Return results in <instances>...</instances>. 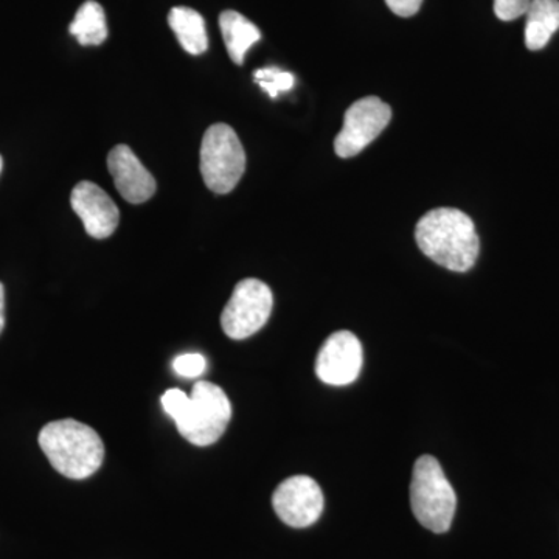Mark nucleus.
<instances>
[{
  "instance_id": "obj_14",
  "label": "nucleus",
  "mask_w": 559,
  "mask_h": 559,
  "mask_svg": "<svg viewBox=\"0 0 559 559\" xmlns=\"http://www.w3.org/2000/svg\"><path fill=\"white\" fill-rule=\"evenodd\" d=\"M168 24L182 49L190 55H202L209 49L204 17L189 7H175L168 14Z\"/></svg>"
},
{
  "instance_id": "obj_2",
  "label": "nucleus",
  "mask_w": 559,
  "mask_h": 559,
  "mask_svg": "<svg viewBox=\"0 0 559 559\" xmlns=\"http://www.w3.org/2000/svg\"><path fill=\"white\" fill-rule=\"evenodd\" d=\"M38 441L50 465L69 479H87L100 469L105 459L100 436L76 419L49 423L40 429Z\"/></svg>"
},
{
  "instance_id": "obj_3",
  "label": "nucleus",
  "mask_w": 559,
  "mask_h": 559,
  "mask_svg": "<svg viewBox=\"0 0 559 559\" xmlns=\"http://www.w3.org/2000/svg\"><path fill=\"white\" fill-rule=\"evenodd\" d=\"M411 506L423 527L433 533L451 528L457 496L444 476L439 460L423 455L415 462L411 480Z\"/></svg>"
},
{
  "instance_id": "obj_12",
  "label": "nucleus",
  "mask_w": 559,
  "mask_h": 559,
  "mask_svg": "<svg viewBox=\"0 0 559 559\" xmlns=\"http://www.w3.org/2000/svg\"><path fill=\"white\" fill-rule=\"evenodd\" d=\"M525 16V46L532 51L544 49L559 31V0H532Z\"/></svg>"
},
{
  "instance_id": "obj_1",
  "label": "nucleus",
  "mask_w": 559,
  "mask_h": 559,
  "mask_svg": "<svg viewBox=\"0 0 559 559\" xmlns=\"http://www.w3.org/2000/svg\"><path fill=\"white\" fill-rule=\"evenodd\" d=\"M415 240L428 259L454 272L469 271L480 252L473 219L457 209L430 210L418 221Z\"/></svg>"
},
{
  "instance_id": "obj_20",
  "label": "nucleus",
  "mask_w": 559,
  "mask_h": 559,
  "mask_svg": "<svg viewBox=\"0 0 559 559\" xmlns=\"http://www.w3.org/2000/svg\"><path fill=\"white\" fill-rule=\"evenodd\" d=\"M385 3L396 16L411 17L421 9L423 0H385Z\"/></svg>"
},
{
  "instance_id": "obj_5",
  "label": "nucleus",
  "mask_w": 559,
  "mask_h": 559,
  "mask_svg": "<svg viewBox=\"0 0 559 559\" xmlns=\"http://www.w3.org/2000/svg\"><path fill=\"white\" fill-rule=\"evenodd\" d=\"M246 170V153L229 124L216 123L201 143V173L205 186L216 194L230 193Z\"/></svg>"
},
{
  "instance_id": "obj_21",
  "label": "nucleus",
  "mask_w": 559,
  "mask_h": 559,
  "mask_svg": "<svg viewBox=\"0 0 559 559\" xmlns=\"http://www.w3.org/2000/svg\"><path fill=\"white\" fill-rule=\"evenodd\" d=\"M3 329H5V289L0 283V334H2Z\"/></svg>"
},
{
  "instance_id": "obj_13",
  "label": "nucleus",
  "mask_w": 559,
  "mask_h": 559,
  "mask_svg": "<svg viewBox=\"0 0 559 559\" xmlns=\"http://www.w3.org/2000/svg\"><path fill=\"white\" fill-rule=\"evenodd\" d=\"M219 28L224 43L229 51L230 60L237 66L245 62L246 53L253 44L261 39L260 28L238 11H223L219 16Z\"/></svg>"
},
{
  "instance_id": "obj_18",
  "label": "nucleus",
  "mask_w": 559,
  "mask_h": 559,
  "mask_svg": "<svg viewBox=\"0 0 559 559\" xmlns=\"http://www.w3.org/2000/svg\"><path fill=\"white\" fill-rule=\"evenodd\" d=\"M160 401L164 411L167 412L175 421H178V419L182 417L183 412L187 411V406H189L190 396L187 395L186 392H182V390L170 389L162 395Z\"/></svg>"
},
{
  "instance_id": "obj_22",
  "label": "nucleus",
  "mask_w": 559,
  "mask_h": 559,
  "mask_svg": "<svg viewBox=\"0 0 559 559\" xmlns=\"http://www.w3.org/2000/svg\"><path fill=\"white\" fill-rule=\"evenodd\" d=\"M2 167H3V160H2V156H0V173H2Z\"/></svg>"
},
{
  "instance_id": "obj_17",
  "label": "nucleus",
  "mask_w": 559,
  "mask_h": 559,
  "mask_svg": "<svg viewBox=\"0 0 559 559\" xmlns=\"http://www.w3.org/2000/svg\"><path fill=\"white\" fill-rule=\"evenodd\" d=\"M173 369L179 377L198 378L207 369V360L200 353H187L173 360Z\"/></svg>"
},
{
  "instance_id": "obj_16",
  "label": "nucleus",
  "mask_w": 559,
  "mask_h": 559,
  "mask_svg": "<svg viewBox=\"0 0 559 559\" xmlns=\"http://www.w3.org/2000/svg\"><path fill=\"white\" fill-rule=\"evenodd\" d=\"M253 80L259 84L261 90L267 92L271 98H277L280 92H288L293 90L296 79L293 73L286 72L278 68H264L253 72Z\"/></svg>"
},
{
  "instance_id": "obj_19",
  "label": "nucleus",
  "mask_w": 559,
  "mask_h": 559,
  "mask_svg": "<svg viewBox=\"0 0 559 559\" xmlns=\"http://www.w3.org/2000/svg\"><path fill=\"white\" fill-rule=\"evenodd\" d=\"M532 0H495V14L500 21L510 22L527 13Z\"/></svg>"
},
{
  "instance_id": "obj_4",
  "label": "nucleus",
  "mask_w": 559,
  "mask_h": 559,
  "mask_svg": "<svg viewBox=\"0 0 559 559\" xmlns=\"http://www.w3.org/2000/svg\"><path fill=\"white\" fill-rule=\"evenodd\" d=\"M231 404L219 385L200 381L191 390L190 403L176 423L180 436L194 447H210L226 432Z\"/></svg>"
},
{
  "instance_id": "obj_7",
  "label": "nucleus",
  "mask_w": 559,
  "mask_h": 559,
  "mask_svg": "<svg viewBox=\"0 0 559 559\" xmlns=\"http://www.w3.org/2000/svg\"><path fill=\"white\" fill-rule=\"evenodd\" d=\"M392 108L378 97L353 103L344 117V127L334 140V151L342 159L355 157L388 128Z\"/></svg>"
},
{
  "instance_id": "obj_9",
  "label": "nucleus",
  "mask_w": 559,
  "mask_h": 559,
  "mask_svg": "<svg viewBox=\"0 0 559 559\" xmlns=\"http://www.w3.org/2000/svg\"><path fill=\"white\" fill-rule=\"evenodd\" d=\"M362 345L349 331H337L323 342L316 359V374L329 385H348L362 370Z\"/></svg>"
},
{
  "instance_id": "obj_8",
  "label": "nucleus",
  "mask_w": 559,
  "mask_h": 559,
  "mask_svg": "<svg viewBox=\"0 0 559 559\" xmlns=\"http://www.w3.org/2000/svg\"><path fill=\"white\" fill-rule=\"evenodd\" d=\"M323 492L310 476H293L275 489L272 507L280 520L294 528L310 527L322 516Z\"/></svg>"
},
{
  "instance_id": "obj_6",
  "label": "nucleus",
  "mask_w": 559,
  "mask_h": 559,
  "mask_svg": "<svg viewBox=\"0 0 559 559\" xmlns=\"http://www.w3.org/2000/svg\"><path fill=\"white\" fill-rule=\"evenodd\" d=\"M272 307L274 296L266 283L257 278L241 280L221 314V326L230 340H248L266 325Z\"/></svg>"
},
{
  "instance_id": "obj_11",
  "label": "nucleus",
  "mask_w": 559,
  "mask_h": 559,
  "mask_svg": "<svg viewBox=\"0 0 559 559\" xmlns=\"http://www.w3.org/2000/svg\"><path fill=\"white\" fill-rule=\"evenodd\" d=\"M108 168L124 201L142 204L156 193V179L143 167L130 146L117 145L110 150Z\"/></svg>"
},
{
  "instance_id": "obj_15",
  "label": "nucleus",
  "mask_w": 559,
  "mask_h": 559,
  "mask_svg": "<svg viewBox=\"0 0 559 559\" xmlns=\"http://www.w3.org/2000/svg\"><path fill=\"white\" fill-rule=\"evenodd\" d=\"M70 35L75 36L81 46H102L108 38L105 10L95 0H87L76 11L75 20L69 27Z\"/></svg>"
},
{
  "instance_id": "obj_10",
  "label": "nucleus",
  "mask_w": 559,
  "mask_h": 559,
  "mask_svg": "<svg viewBox=\"0 0 559 559\" xmlns=\"http://www.w3.org/2000/svg\"><path fill=\"white\" fill-rule=\"evenodd\" d=\"M73 212L83 221L84 230L92 238L105 240L116 231L120 223V212L116 202L97 183L83 180L70 194Z\"/></svg>"
}]
</instances>
